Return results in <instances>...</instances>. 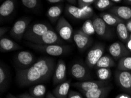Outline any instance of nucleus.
Instances as JSON below:
<instances>
[{
    "label": "nucleus",
    "instance_id": "f257e3e1",
    "mask_svg": "<svg viewBox=\"0 0 131 98\" xmlns=\"http://www.w3.org/2000/svg\"><path fill=\"white\" fill-rule=\"evenodd\" d=\"M57 64L52 58H40L27 69H16V78L21 87L35 85L48 81L54 73Z\"/></svg>",
    "mask_w": 131,
    "mask_h": 98
},
{
    "label": "nucleus",
    "instance_id": "f03ea898",
    "mask_svg": "<svg viewBox=\"0 0 131 98\" xmlns=\"http://www.w3.org/2000/svg\"><path fill=\"white\" fill-rule=\"evenodd\" d=\"M26 44L31 48L36 51L42 52L48 55L53 57H58L62 55L69 51V46L61 44H51V45H40L31 42H28Z\"/></svg>",
    "mask_w": 131,
    "mask_h": 98
},
{
    "label": "nucleus",
    "instance_id": "7ed1b4c3",
    "mask_svg": "<svg viewBox=\"0 0 131 98\" xmlns=\"http://www.w3.org/2000/svg\"><path fill=\"white\" fill-rule=\"evenodd\" d=\"M65 13L67 15L76 19H88L94 14V9L91 5L79 8L67 4L65 7Z\"/></svg>",
    "mask_w": 131,
    "mask_h": 98
},
{
    "label": "nucleus",
    "instance_id": "20e7f679",
    "mask_svg": "<svg viewBox=\"0 0 131 98\" xmlns=\"http://www.w3.org/2000/svg\"><path fill=\"white\" fill-rule=\"evenodd\" d=\"M52 28L49 25L44 23H34L29 25L26 31L24 38L25 40L32 42L33 40L41 37Z\"/></svg>",
    "mask_w": 131,
    "mask_h": 98
},
{
    "label": "nucleus",
    "instance_id": "39448f33",
    "mask_svg": "<svg viewBox=\"0 0 131 98\" xmlns=\"http://www.w3.org/2000/svg\"><path fill=\"white\" fill-rule=\"evenodd\" d=\"M55 31L63 41L72 42L73 30L69 22L63 17H61L57 21Z\"/></svg>",
    "mask_w": 131,
    "mask_h": 98
},
{
    "label": "nucleus",
    "instance_id": "423d86ee",
    "mask_svg": "<svg viewBox=\"0 0 131 98\" xmlns=\"http://www.w3.org/2000/svg\"><path fill=\"white\" fill-rule=\"evenodd\" d=\"M30 23L31 19L28 17H23L18 19L9 31L11 37L16 40L21 41L24 38Z\"/></svg>",
    "mask_w": 131,
    "mask_h": 98
},
{
    "label": "nucleus",
    "instance_id": "0eeeda50",
    "mask_svg": "<svg viewBox=\"0 0 131 98\" xmlns=\"http://www.w3.org/2000/svg\"><path fill=\"white\" fill-rule=\"evenodd\" d=\"M115 80L120 88L126 93L131 96V72L129 71H119L115 72Z\"/></svg>",
    "mask_w": 131,
    "mask_h": 98
},
{
    "label": "nucleus",
    "instance_id": "6e6552de",
    "mask_svg": "<svg viewBox=\"0 0 131 98\" xmlns=\"http://www.w3.org/2000/svg\"><path fill=\"white\" fill-rule=\"evenodd\" d=\"M104 52L105 47L104 45L101 43L95 44L87 53L85 59L87 66L91 68H95L99 60L104 55Z\"/></svg>",
    "mask_w": 131,
    "mask_h": 98
},
{
    "label": "nucleus",
    "instance_id": "1a4fd4ad",
    "mask_svg": "<svg viewBox=\"0 0 131 98\" xmlns=\"http://www.w3.org/2000/svg\"><path fill=\"white\" fill-rule=\"evenodd\" d=\"M95 33L104 39H110L114 37L112 30L101 17H95L93 19Z\"/></svg>",
    "mask_w": 131,
    "mask_h": 98
},
{
    "label": "nucleus",
    "instance_id": "9d476101",
    "mask_svg": "<svg viewBox=\"0 0 131 98\" xmlns=\"http://www.w3.org/2000/svg\"><path fill=\"white\" fill-rule=\"evenodd\" d=\"M31 42L40 45L61 44L63 39L59 37L56 31L51 28L41 37L33 40Z\"/></svg>",
    "mask_w": 131,
    "mask_h": 98
},
{
    "label": "nucleus",
    "instance_id": "9b49d317",
    "mask_svg": "<svg viewBox=\"0 0 131 98\" xmlns=\"http://www.w3.org/2000/svg\"><path fill=\"white\" fill-rule=\"evenodd\" d=\"M72 39L79 51L84 52L92 44L93 40L91 36L86 34L81 29L73 33Z\"/></svg>",
    "mask_w": 131,
    "mask_h": 98
},
{
    "label": "nucleus",
    "instance_id": "f8f14e48",
    "mask_svg": "<svg viewBox=\"0 0 131 98\" xmlns=\"http://www.w3.org/2000/svg\"><path fill=\"white\" fill-rule=\"evenodd\" d=\"M35 58L33 53L27 51H22L16 54L14 62L18 66V68L24 69L33 65Z\"/></svg>",
    "mask_w": 131,
    "mask_h": 98
},
{
    "label": "nucleus",
    "instance_id": "ddd939ff",
    "mask_svg": "<svg viewBox=\"0 0 131 98\" xmlns=\"http://www.w3.org/2000/svg\"><path fill=\"white\" fill-rule=\"evenodd\" d=\"M108 51L111 57L116 61H119L124 57L130 56L131 54L126 46L121 42H115L111 44Z\"/></svg>",
    "mask_w": 131,
    "mask_h": 98
},
{
    "label": "nucleus",
    "instance_id": "4468645a",
    "mask_svg": "<svg viewBox=\"0 0 131 98\" xmlns=\"http://www.w3.org/2000/svg\"><path fill=\"white\" fill-rule=\"evenodd\" d=\"M110 84L108 81H100V80H95V81H84L78 82L72 84L73 87L76 88L82 92H86L90 90L103 87Z\"/></svg>",
    "mask_w": 131,
    "mask_h": 98
},
{
    "label": "nucleus",
    "instance_id": "2eb2a0df",
    "mask_svg": "<svg viewBox=\"0 0 131 98\" xmlns=\"http://www.w3.org/2000/svg\"><path fill=\"white\" fill-rule=\"evenodd\" d=\"M67 66L66 63L62 59H59L57 63L54 73L52 77L53 85H59L66 81Z\"/></svg>",
    "mask_w": 131,
    "mask_h": 98
},
{
    "label": "nucleus",
    "instance_id": "dca6fc26",
    "mask_svg": "<svg viewBox=\"0 0 131 98\" xmlns=\"http://www.w3.org/2000/svg\"><path fill=\"white\" fill-rule=\"evenodd\" d=\"M72 77L78 81H85L89 78V72L87 68L80 62L74 63L71 68Z\"/></svg>",
    "mask_w": 131,
    "mask_h": 98
},
{
    "label": "nucleus",
    "instance_id": "f3484780",
    "mask_svg": "<svg viewBox=\"0 0 131 98\" xmlns=\"http://www.w3.org/2000/svg\"><path fill=\"white\" fill-rule=\"evenodd\" d=\"M112 89L111 84L82 92L86 98H105Z\"/></svg>",
    "mask_w": 131,
    "mask_h": 98
},
{
    "label": "nucleus",
    "instance_id": "a211bd4d",
    "mask_svg": "<svg viewBox=\"0 0 131 98\" xmlns=\"http://www.w3.org/2000/svg\"><path fill=\"white\" fill-rule=\"evenodd\" d=\"M109 11L124 21L131 19V8L128 6H114Z\"/></svg>",
    "mask_w": 131,
    "mask_h": 98
},
{
    "label": "nucleus",
    "instance_id": "6ab92c4d",
    "mask_svg": "<svg viewBox=\"0 0 131 98\" xmlns=\"http://www.w3.org/2000/svg\"><path fill=\"white\" fill-rule=\"evenodd\" d=\"M71 81L67 80L59 84L53 89L52 93L57 98H67L69 92Z\"/></svg>",
    "mask_w": 131,
    "mask_h": 98
},
{
    "label": "nucleus",
    "instance_id": "aec40b11",
    "mask_svg": "<svg viewBox=\"0 0 131 98\" xmlns=\"http://www.w3.org/2000/svg\"><path fill=\"white\" fill-rule=\"evenodd\" d=\"M16 0H5L0 6L1 18L8 17L14 13L15 8Z\"/></svg>",
    "mask_w": 131,
    "mask_h": 98
},
{
    "label": "nucleus",
    "instance_id": "412c9836",
    "mask_svg": "<svg viewBox=\"0 0 131 98\" xmlns=\"http://www.w3.org/2000/svg\"><path fill=\"white\" fill-rule=\"evenodd\" d=\"M22 48L20 45L8 38H1L0 40V50L1 52H7Z\"/></svg>",
    "mask_w": 131,
    "mask_h": 98
},
{
    "label": "nucleus",
    "instance_id": "4be33fe9",
    "mask_svg": "<svg viewBox=\"0 0 131 98\" xmlns=\"http://www.w3.org/2000/svg\"><path fill=\"white\" fill-rule=\"evenodd\" d=\"M63 8V5L61 4L55 5L49 8L47 11V15L51 23H57L61 17Z\"/></svg>",
    "mask_w": 131,
    "mask_h": 98
},
{
    "label": "nucleus",
    "instance_id": "5701e85b",
    "mask_svg": "<svg viewBox=\"0 0 131 98\" xmlns=\"http://www.w3.org/2000/svg\"><path fill=\"white\" fill-rule=\"evenodd\" d=\"M115 66L114 59L110 55H103L95 65V68H111Z\"/></svg>",
    "mask_w": 131,
    "mask_h": 98
},
{
    "label": "nucleus",
    "instance_id": "b1692460",
    "mask_svg": "<svg viewBox=\"0 0 131 98\" xmlns=\"http://www.w3.org/2000/svg\"><path fill=\"white\" fill-rule=\"evenodd\" d=\"M100 17L102 18L107 25L110 27L116 26L119 23L121 22H125L119 18H118L115 15L112 13H103L100 14Z\"/></svg>",
    "mask_w": 131,
    "mask_h": 98
},
{
    "label": "nucleus",
    "instance_id": "393cba45",
    "mask_svg": "<svg viewBox=\"0 0 131 98\" xmlns=\"http://www.w3.org/2000/svg\"><path fill=\"white\" fill-rule=\"evenodd\" d=\"M117 35L122 42L126 43L129 37L130 33L127 29L125 22H121L116 26Z\"/></svg>",
    "mask_w": 131,
    "mask_h": 98
},
{
    "label": "nucleus",
    "instance_id": "a878e982",
    "mask_svg": "<svg viewBox=\"0 0 131 98\" xmlns=\"http://www.w3.org/2000/svg\"><path fill=\"white\" fill-rule=\"evenodd\" d=\"M47 92V87L42 84H37L29 89V93L36 98H43Z\"/></svg>",
    "mask_w": 131,
    "mask_h": 98
},
{
    "label": "nucleus",
    "instance_id": "bb28decb",
    "mask_svg": "<svg viewBox=\"0 0 131 98\" xmlns=\"http://www.w3.org/2000/svg\"><path fill=\"white\" fill-rule=\"evenodd\" d=\"M117 69L119 71H131V57L128 56L122 58L118 61L117 64Z\"/></svg>",
    "mask_w": 131,
    "mask_h": 98
},
{
    "label": "nucleus",
    "instance_id": "cd10ccee",
    "mask_svg": "<svg viewBox=\"0 0 131 98\" xmlns=\"http://www.w3.org/2000/svg\"><path fill=\"white\" fill-rule=\"evenodd\" d=\"M96 75L98 80L108 81L112 76V71L110 68H98L96 71Z\"/></svg>",
    "mask_w": 131,
    "mask_h": 98
},
{
    "label": "nucleus",
    "instance_id": "c85d7f7f",
    "mask_svg": "<svg viewBox=\"0 0 131 98\" xmlns=\"http://www.w3.org/2000/svg\"><path fill=\"white\" fill-rule=\"evenodd\" d=\"M81 30L83 32L89 36L94 35L95 33V31L94 24H93V21L89 19H86L85 21V23L83 24Z\"/></svg>",
    "mask_w": 131,
    "mask_h": 98
},
{
    "label": "nucleus",
    "instance_id": "c756f323",
    "mask_svg": "<svg viewBox=\"0 0 131 98\" xmlns=\"http://www.w3.org/2000/svg\"><path fill=\"white\" fill-rule=\"evenodd\" d=\"M114 5V3L111 0H96L94 3L95 7L100 11L110 9Z\"/></svg>",
    "mask_w": 131,
    "mask_h": 98
},
{
    "label": "nucleus",
    "instance_id": "7c9ffc66",
    "mask_svg": "<svg viewBox=\"0 0 131 98\" xmlns=\"http://www.w3.org/2000/svg\"><path fill=\"white\" fill-rule=\"evenodd\" d=\"M8 81V73L4 67H3V64H1L0 67V87L1 91L3 92V89L7 85Z\"/></svg>",
    "mask_w": 131,
    "mask_h": 98
},
{
    "label": "nucleus",
    "instance_id": "2f4dec72",
    "mask_svg": "<svg viewBox=\"0 0 131 98\" xmlns=\"http://www.w3.org/2000/svg\"><path fill=\"white\" fill-rule=\"evenodd\" d=\"M23 5L27 9H34L39 4L38 0H21Z\"/></svg>",
    "mask_w": 131,
    "mask_h": 98
},
{
    "label": "nucleus",
    "instance_id": "473e14b6",
    "mask_svg": "<svg viewBox=\"0 0 131 98\" xmlns=\"http://www.w3.org/2000/svg\"><path fill=\"white\" fill-rule=\"evenodd\" d=\"M96 0H78V7L82 8L85 6L91 5L92 4L95 3V2Z\"/></svg>",
    "mask_w": 131,
    "mask_h": 98
},
{
    "label": "nucleus",
    "instance_id": "72a5a7b5",
    "mask_svg": "<svg viewBox=\"0 0 131 98\" xmlns=\"http://www.w3.org/2000/svg\"><path fill=\"white\" fill-rule=\"evenodd\" d=\"M67 98H83L81 94L75 91H69Z\"/></svg>",
    "mask_w": 131,
    "mask_h": 98
},
{
    "label": "nucleus",
    "instance_id": "f704fd0d",
    "mask_svg": "<svg viewBox=\"0 0 131 98\" xmlns=\"http://www.w3.org/2000/svg\"><path fill=\"white\" fill-rule=\"evenodd\" d=\"M9 30L8 27H1L0 28V37L3 38V36Z\"/></svg>",
    "mask_w": 131,
    "mask_h": 98
},
{
    "label": "nucleus",
    "instance_id": "c9c22d12",
    "mask_svg": "<svg viewBox=\"0 0 131 98\" xmlns=\"http://www.w3.org/2000/svg\"><path fill=\"white\" fill-rule=\"evenodd\" d=\"M17 96L19 97V98H36L35 97H33L32 96H31L29 93H27L20 94V95H18Z\"/></svg>",
    "mask_w": 131,
    "mask_h": 98
},
{
    "label": "nucleus",
    "instance_id": "e433bc0d",
    "mask_svg": "<svg viewBox=\"0 0 131 98\" xmlns=\"http://www.w3.org/2000/svg\"><path fill=\"white\" fill-rule=\"evenodd\" d=\"M115 98H131V96L127 93H121L117 95Z\"/></svg>",
    "mask_w": 131,
    "mask_h": 98
},
{
    "label": "nucleus",
    "instance_id": "4c0bfd02",
    "mask_svg": "<svg viewBox=\"0 0 131 98\" xmlns=\"http://www.w3.org/2000/svg\"><path fill=\"white\" fill-rule=\"evenodd\" d=\"M126 43V47L128 48L129 51L131 53V34H130L129 37V38L128 39V41H127Z\"/></svg>",
    "mask_w": 131,
    "mask_h": 98
},
{
    "label": "nucleus",
    "instance_id": "58836bf2",
    "mask_svg": "<svg viewBox=\"0 0 131 98\" xmlns=\"http://www.w3.org/2000/svg\"><path fill=\"white\" fill-rule=\"evenodd\" d=\"M125 24H126L127 29L128 30V31L129 32L130 34H131V19L126 21Z\"/></svg>",
    "mask_w": 131,
    "mask_h": 98
},
{
    "label": "nucleus",
    "instance_id": "ea45409f",
    "mask_svg": "<svg viewBox=\"0 0 131 98\" xmlns=\"http://www.w3.org/2000/svg\"><path fill=\"white\" fill-rule=\"evenodd\" d=\"M49 3L51 4H57L59 3H62L64 0H47Z\"/></svg>",
    "mask_w": 131,
    "mask_h": 98
},
{
    "label": "nucleus",
    "instance_id": "a19ab883",
    "mask_svg": "<svg viewBox=\"0 0 131 98\" xmlns=\"http://www.w3.org/2000/svg\"><path fill=\"white\" fill-rule=\"evenodd\" d=\"M69 3V4L75 5L78 4V0H67Z\"/></svg>",
    "mask_w": 131,
    "mask_h": 98
},
{
    "label": "nucleus",
    "instance_id": "79ce46f5",
    "mask_svg": "<svg viewBox=\"0 0 131 98\" xmlns=\"http://www.w3.org/2000/svg\"><path fill=\"white\" fill-rule=\"evenodd\" d=\"M46 98H57V97H55L52 93H51L49 92H48L47 93Z\"/></svg>",
    "mask_w": 131,
    "mask_h": 98
},
{
    "label": "nucleus",
    "instance_id": "37998d69",
    "mask_svg": "<svg viewBox=\"0 0 131 98\" xmlns=\"http://www.w3.org/2000/svg\"><path fill=\"white\" fill-rule=\"evenodd\" d=\"M7 98H19V97L18 96H15L11 95V94H8V95H7Z\"/></svg>",
    "mask_w": 131,
    "mask_h": 98
},
{
    "label": "nucleus",
    "instance_id": "c03bdc74",
    "mask_svg": "<svg viewBox=\"0 0 131 98\" xmlns=\"http://www.w3.org/2000/svg\"><path fill=\"white\" fill-rule=\"evenodd\" d=\"M124 3L127 4L131 5V0H124Z\"/></svg>",
    "mask_w": 131,
    "mask_h": 98
},
{
    "label": "nucleus",
    "instance_id": "a18cd8bd",
    "mask_svg": "<svg viewBox=\"0 0 131 98\" xmlns=\"http://www.w3.org/2000/svg\"><path fill=\"white\" fill-rule=\"evenodd\" d=\"M111 1H112L113 3H121V1H122V0H111Z\"/></svg>",
    "mask_w": 131,
    "mask_h": 98
}]
</instances>
